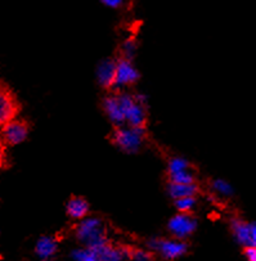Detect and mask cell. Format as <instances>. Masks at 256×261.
<instances>
[{
  "instance_id": "d6986e66",
  "label": "cell",
  "mask_w": 256,
  "mask_h": 261,
  "mask_svg": "<svg viewBox=\"0 0 256 261\" xmlns=\"http://www.w3.org/2000/svg\"><path fill=\"white\" fill-rule=\"evenodd\" d=\"M11 166L8 157V146L0 138V170H6Z\"/></svg>"
},
{
  "instance_id": "5b68a950",
  "label": "cell",
  "mask_w": 256,
  "mask_h": 261,
  "mask_svg": "<svg viewBox=\"0 0 256 261\" xmlns=\"http://www.w3.org/2000/svg\"><path fill=\"white\" fill-rule=\"evenodd\" d=\"M113 132L111 134V142L115 146L119 147L120 149L125 152H135L140 146L142 142V135L144 132H139L137 129H124L122 126H112Z\"/></svg>"
},
{
  "instance_id": "4fadbf2b",
  "label": "cell",
  "mask_w": 256,
  "mask_h": 261,
  "mask_svg": "<svg viewBox=\"0 0 256 261\" xmlns=\"http://www.w3.org/2000/svg\"><path fill=\"white\" fill-rule=\"evenodd\" d=\"M57 248H58V245H57L56 240L50 237H41L36 243L35 251L36 255L40 257V260L48 261L56 255Z\"/></svg>"
},
{
  "instance_id": "8fae6325",
  "label": "cell",
  "mask_w": 256,
  "mask_h": 261,
  "mask_svg": "<svg viewBox=\"0 0 256 261\" xmlns=\"http://www.w3.org/2000/svg\"><path fill=\"white\" fill-rule=\"evenodd\" d=\"M90 211V205L87 199L81 196L71 194L68 201L66 202V214L73 220H81L88 216Z\"/></svg>"
},
{
  "instance_id": "30bf717a",
  "label": "cell",
  "mask_w": 256,
  "mask_h": 261,
  "mask_svg": "<svg viewBox=\"0 0 256 261\" xmlns=\"http://www.w3.org/2000/svg\"><path fill=\"white\" fill-rule=\"evenodd\" d=\"M116 60L110 58V60L103 61L97 71L98 84L100 88L107 92L113 90L116 86Z\"/></svg>"
},
{
  "instance_id": "5bb4252c",
  "label": "cell",
  "mask_w": 256,
  "mask_h": 261,
  "mask_svg": "<svg viewBox=\"0 0 256 261\" xmlns=\"http://www.w3.org/2000/svg\"><path fill=\"white\" fill-rule=\"evenodd\" d=\"M165 178H166V183H179V184L198 183L197 178L194 176V172L189 171V170L171 172V174H165Z\"/></svg>"
},
{
  "instance_id": "ac0fdd59",
  "label": "cell",
  "mask_w": 256,
  "mask_h": 261,
  "mask_svg": "<svg viewBox=\"0 0 256 261\" xmlns=\"http://www.w3.org/2000/svg\"><path fill=\"white\" fill-rule=\"evenodd\" d=\"M73 258L75 261H97V253H95L94 248L89 247V250L76 251L73 253Z\"/></svg>"
},
{
  "instance_id": "9a60e30c",
  "label": "cell",
  "mask_w": 256,
  "mask_h": 261,
  "mask_svg": "<svg viewBox=\"0 0 256 261\" xmlns=\"http://www.w3.org/2000/svg\"><path fill=\"white\" fill-rule=\"evenodd\" d=\"M197 205V196H187L174 199V206L178 213H192Z\"/></svg>"
},
{
  "instance_id": "6da1fadb",
  "label": "cell",
  "mask_w": 256,
  "mask_h": 261,
  "mask_svg": "<svg viewBox=\"0 0 256 261\" xmlns=\"http://www.w3.org/2000/svg\"><path fill=\"white\" fill-rule=\"evenodd\" d=\"M121 100L125 121L129 124V127L146 133L148 126V112L143 100L126 93H121Z\"/></svg>"
},
{
  "instance_id": "7a4b0ae2",
  "label": "cell",
  "mask_w": 256,
  "mask_h": 261,
  "mask_svg": "<svg viewBox=\"0 0 256 261\" xmlns=\"http://www.w3.org/2000/svg\"><path fill=\"white\" fill-rule=\"evenodd\" d=\"M21 111L22 103L13 88L0 77V126L21 115Z\"/></svg>"
},
{
  "instance_id": "8992f818",
  "label": "cell",
  "mask_w": 256,
  "mask_h": 261,
  "mask_svg": "<svg viewBox=\"0 0 256 261\" xmlns=\"http://www.w3.org/2000/svg\"><path fill=\"white\" fill-rule=\"evenodd\" d=\"M167 229L176 240H186L197 229V219L192 213H178L170 219Z\"/></svg>"
},
{
  "instance_id": "52a82bcc",
  "label": "cell",
  "mask_w": 256,
  "mask_h": 261,
  "mask_svg": "<svg viewBox=\"0 0 256 261\" xmlns=\"http://www.w3.org/2000/svg\"><path fill=\"white\" fill-rule=\"evenodd\" d=\"M102 110L108 116L112 126H122L125 122L124 110H122L121 92L110 90L107 95L102 100Z\"/></svg>"
},
{
  "instance_id": "277c9868",
  "label": "cell",
  "mask_w": 256,
  "mask_h": 261,
  "mask_svg": "<svg viewBox=\"0 0 256 261\" xmlns=\"http://www.w3.org/2000/svg\"><path fill=\"white\" fill-rule=\"evenodd\" d=\"M31 132L30 122L19 116L0 126V138L8 147L18 146L27 139Z\"/></svg>"
},
{
  "instance_id": "2e32d148",
  "label": "cell",
  "mask_w": 256,
  "mask_h": 261,
  "mask_svg": "<svg viewBox=\"0 0 256 261\" xmlns=\"http://www.w3.org/2000/svg\"><path fill=\"white\" fill-rule=\"evenodd\" d=\"M184 170L192 171V170H193V165L183 159H171L169 161V164H167L166 174H171V172L176 171H184Z\"/></svg>"
},
{
  "instance_id": "7c38bea8",
  "label": "cell",
  "mask_w": 256,
  "mask_h": 261,
  "mask_svg": "<svg viewBox=\"0 0 256 261\" xmlns=\"http://www.w3.org/2000/svg\"><path fill=\"white\" fill-rule=\"evenodd\" d=\"M167 193L173 199L181 198L187 196H198L201 193V187L198 183L194 184H179V183H166Z\"/></svg>"
},
{
  "instance_id": "44dd1931",
  "label": "cell",
  "mask_w": 256,
  "mask_h": 261,
  "mask_svg": "<svg viewBox=\"0 0 256 261\" xmlns=\"http://www.w3.org/2000/svg\"><path fill=\"white\" fill-rule=\"evenodd\" d=\"M102 3L110 8H119L122 6L124 0H102Z\"/></svg>"
},
{
  "instance_id": "3957f363",
  "label": "cell",
  "mask_w": 256,
  "mask_h": 261,
  "mask_svg": "<svg viewBox=\"0 0 256 261\" xmlns=\"http://www.w3.org/2000/svg\"><path fill=\"white\" fill-rule=\"evenodd\" d=\"M148 247L155 256L165 261H173L181 257L188 250V245L183 240H165L156 238L148 242Z\"/></svg>"
},
{
  "instance_id": "9c48e42d",
  "label": "cell",
  "mask_w": 256,
  "mask_h": 261,
  "mask_svg": "<svg viewBox=\"0 0 256 261\" xmlns=\"http://www.w3.org/2000/svg\"><path fill=\"white\" fill-rule=\"evenodd\" d=\"M231 226H232L233 236L240 245H242L243 247L245 246H255V224L247 223L240 218H235L231 223Z\"/></svg>"
},
{
  "instance_id": "ba28073f",
  "label": "cell",
  "mask_w": 256,
  "mask_h": 261,
  "mask_svg": "<svg viewBox=\"0 0 256 261\" xmlns=\"http://www.w3.org/2000/svg\"><path fill=\"white\" fill-rule=\"evenodd\" d=\"M116 60V86H133L139 81L140 75L133 65L132 60L120 53Z\"/></svg>"
},
{
  "instance_id": "e0dca14e",
  "label": "cell",
  "mask_w": 256,
  "mask_h": 261,
  "mask_svg": "<svg viewBox=\"0 0 256 261\" xmlns=\"http://www.w3.org/2000/svg\"><path fill=\"white\" fill-rule=\"evenodd\" d=\"M129 257H132L135 261H156V256L151 252V251H143V250H129Z\"/></svg>"
},
{
  "instance_id": "ffe728a7",
  "label": "cell",
  "mask_w": 256,
  "mask_h": 261,
  "mask_svg": "<svg viewBox=\"0 0 256 261\" xmlns=\"http://www.w3.org/2000/svg\"><path fill=\"white\" fill-rule=\"evenodd\" d=\"M243 253H245V257L248 261H256V248L255 246H245L243 247Z\"/></svg>"
}]
</instances>
